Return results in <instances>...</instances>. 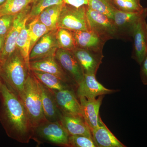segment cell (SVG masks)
Listing matches in <instances>:
<instances>
[{
    "mask_svg": "<svg viewBox=\"0 0 147 147\" xmlns=\"http://www.w3.org/2000/svg\"><path fill=\"white\" fill-rule=\"evenodd\" d=\"M0 102V122L7 135L19 143H29L34 127L21 98L3 83Z\"/></svg>",
    "mask_w": 147,
    "mask_h": 147,
    "instance_id": "6da1fadb",
    "label": "cell"
},
{
    "mask_svg": "<svg viewBox=\"0 0 147 147\" xmlns=\"http://www.w3.org/2000/svg\"><path fill=\"white\" fill-rule=\"evenodd\" d=\"M30 71L16 48L5 61L0 64V77L3 83L19 97Z\"/></svg>",
    "mask_w": 147,
    "mask_h": 147,
    "instance_id": "7a4b0ae2",
    "label": "cell"
},
{
    "mask_svg": "<svg viewBox=\"0 0 147 147\" xmlns=\"http://www.w3.org/2000/svg\"><path fill=\"white\" fill-rule=\"evenodd\" d=\"M19 97L26 108L34 127L47 121L42 109L39 82L31 71L29 73Z\"/></svg>",
    "mask_w": 147,
    "mask_h": 147,
    "instance_id": "3957f363",
    "label": "cell"
},
{
    "mask_svg": "<svg viewBox=\"0 0 147 147\" xmlns=\"http://www.w3.org/2000/svg\"><path fill=\"white\" fill-rule=\"evenodd\" d=\"M69 137L60 122L47 120L34 127L32 139L38 145L46 143L68 147Z\"/></svg>",
    "mask_w": 147,
    "mask_h": 147,
    "instance_id": "277c9868",
    "label": "cell"
},
{
    "mask_svg": "<svg viewBox=\"0 0 147 147\" xmlns=\"http://www.w3.org/2000/svg\"><path fill=\"white\" fill-rule=\"evenodd\" d=\"M87 5L75 7L65 3L60 13L57 28L71 31L88 30L86 16Z\"/></svg>",
    "mask_w": 147,
    "mask_h": 147,
    "instance_id": "5b68a950",
    "label": "cell"
},
{
    "mask_svg": "<svg viewBox=\"0 0 147 147\" xmlns=\"http://www.w3.org/2000/svg\"><path fill=\"white\" fill-rule=\"evenodd\" d=\"M86 16L89 30L96 34L106 41L110 39H118L113 19L89 8L88 6Z\"/></svg>",
    "mask_w": 147,
    "mask_h": 147,
    "instance_id": "8992f818",
    "label": "cell"
},
{
    "mask_svg": "<svg viewBox=\"0 0 147 147\" xmlns=\"http://www.w3.org/2000/svg\"><path fill=\"white\" fill-rule=\"evenodd\" d=\"M147 13L146 7L141 12H126L117 9L114 13L113 20L115 26L118 39L131 40L135 25L139 19Z\"/></svg>",
    "mask_w": 147,
    "mask_h": 147,
    "instance_id": "52a82bcc",
    "label": "cell"
},
{
    "mask_svg": "<svg viewBox=\"0 0 147 147\" xmlns=\"http://www.w3.org/2000/svg\"><path fill=\"white\" fill-rule=\"evenodd\" d=\"M32 4L16 14L12 26L5 36L4 45L0 55V64L5 61L16 50V40L24 24L28 21Z\"/></svg>",
    "mask_w": 147,
    "mask_h": 147,
    "instance_id": "ba28073f",
    "label": "cell"
},
{
    "mask_svg": "<svg viewBox=\"0 0 147 147\" xmlns=\"http://www.w3.org/2000/svg\"><path fill=\"white\" fill-rule=\"evenodd\" d=\"M147 17L146 13L139 19L132 32L133 47L131 57L140 65L147 55Z\"/></svg>",
    "mask_w": 147,
    "mask_h": 147,
    "instance_id": "9c48e42d",
    "label": "cell"
},
{
    "mask_svg": "<svg viewBox=\"0 0 147 147\" xmlns=\"http://www.w3.org/2000/svg\"><path fill=\"white\" fill-rule=\"evenodd\" d=\"M118 91V90L105 88L98 82L96 75L91 74H84L83 80L77 85L76 89L78 98L84 97L88 99L96 98L100 96L111 94Z\"/></svg>",
    "mask_w": 147,
    "mask_h": 147,
    "instance_id": "30bf717a",
    "label": "cell"
},
{
    "mask_svg": "<svg viewBox=\"0 0 147 147\" xmlns=\"http://www.w3.org/2000/svg\"><path fill=\"white\" fill-rule=\"evenodd\" d=\"M52 91L58 108L63 115L83 117L81 104L75 90L71 89Z\"/></svg>",
    "mask_w": 147,
    "mask_h": 147,
    "instance_id": "8fae6325",
    "label": "cell"
},
{
    "mask_svg": "<svg viewBox=\"0 0 147 147\" xmlns=\"http://www.w3.org/2000/svg\"><path fill=\"white\" fill-rule=\"evenodd\" d=\"M55 58L66 73L78 85L84 78V71L71 51L58 48Z\"/></svg>",
    "mask_w": 147,
    "mask_h": 147,
    "instance_id": "7c38bea8",
    "label": "cell"
},
{
    "mask_svg": "<svg viewBox=\"0 0 147 147\" xmlns=\"http://www.w3.org/2000/svg\"><path fill=\"white\" fill-rule=\"evenodd\" d=\"M30 68L31 71L36 70L55 75L76 89L77 86L76 83L64 71L55 58V56H49L30 61Z\"/></svg>",
    "mask_w": 147,
    "mask_h": 147,
    "instance_id": "4fadbf2b",
    "label": "cell"
},
{
    "mask_svg": "<svg viewBox=\"0 0 147 147\" xmlns=\"http://www.w3.org/2000/svg\"><path fill=\"white\" fill-rule=\"evenodd\" d=\"M57 30V29L50 31L38 40L30 53V61L55 56L59 48L56 37Z\"/></svg>",
    "mask_w": 147,
    "mask_h": 147,
    "instance_id": "5bb4252c",
    "label": "cell"
},
{
    "mask_svg": "<svg viewBox=\"0 0 147 147\" xmlns=\"http://www.w3.org/2000/svg\"><path fill=\"white\" fill-rule=\"evenodd\" d=\"M82 67L84 74L96 75L104 56L98 53L76 47L71 51Z\"/></svg>",
    "mask_w": 147,
    "mask_h": 147,
    "instance_id": "9a60e30c",
    "label": "cell"
},
{
    "mask_svg": "<svg viewBox=\"0 0 147 147\" xmlns=\"http://www.w3.org/2000/svg\"><path fill=\"white\" fill-rule=\"evenodd\" d=\"M104 95L100 96L97 98L88 99L86 97L79 98L82 108V116L91 130L98 126L99 109Z\"/></svg>",
    "mask_w": 147,
    "mask_h": 147,
    "instance_id": "2e32d148",
    "label": "cell"
},
{
    "mask_svg": "<svg viewBox=\"0 0 147 147\" xmlns=\"http://www.w3.org/2000/svg\"><path fill=\"white\" fill-rule=\"evenodd\" d=\"M77 47L102 53L106 41L93 32L89 30L72 32Z\"/></svg>",
    "mask_w": 147,
    "mask_h": 147,
    "instance_id": "e0dca14e",
    "label": "cell"
},
{
    "mask_svg": "<svg viewBox=\"0 0 147 147\" xmlns=\"http://www.w3.org/2000/svg\"><path fill=\"white\" fill-rule=\"evenodd\" d=\"M60 122L69 136L84 135L92 138L90 128L82 116L63 115Z\"/></svg>",
    "mask_w": 147,
    "mask_h": 147,
    "instance_id": "ac0fdd59",
    "label": "cell"
},
{
    "mask_svg": "<svg viewBox=\"0 0 147 147\" xmlns=\"http://www.w3.org/2000/svg\"><path fill=\"white\" fill-rule=\"evenodd\" d=\"M92 136L97 147H125L109 130L101 118H99L98 126L91 130Z\"/></svg>",
    "mask_w": 147,
    "mask_h": 147,
    "instance_id": "d6986e66",
    "label": "cell"
},
{
    "mask_svg": "<svg viewBox=\"0 0 147 147\" xmlns=\"http://www.w3.org/2000/svg\"><path fill=\"white\" fill-rule=\"evenodd\" d=\"M39 84L42 109L45 118L51 121H60L63 115L58 108L53 92L40 82Z\"/></svg>",
    "mask_w": 147,
    "mask_h": 147,
    "instance_id": "ffe728a7",
    "label": "cell"
},
{
    "mask_svg": "<svg viewBox=\"0 0 147 147\" xmlns=\"http://www.w3.org/2000/svg\"><path fill=\"white\" fill-rule=\"evenodd\" d=\"M31 71L41 84L51 90L60 91L71 89L76 90L74 87L55 75L36 70H32Z\"/></svg>",
    "mask_w": 147,
    "mask_h": 147,
    "instance_id": "44dd1931",
    "label": "cell"
},
{
    "mask_svg": "<svg viewBox=\"0 0 147 147\" xmlns=\"http://www.w3.org/2000/svg\"><path fill=\"white\" fill-rule=\"evenodd\" d=\"M64 4L51 6L44 9L38 16L39 21L50 31L58 29V19Z\"/></svg>",
    "mask_w": 147,
    "mask_h": 147,
    "instance_id": "7402d4cb",
    "label": "cell"
},
{
    "mask_svg": "<svg viewBox=\"0 0 147 147\" xmlns=\"http://www.w3.org/2000/svg\"><path fill=\"white\" fill-rule=\"evenodd\" d=\"M26 22L18 35L16 42V48L23 56L27 65L30 68V38L28 28Z\"/></svg>",
    "mask_w": 147,
    "mask_h": 147,
    "instance_id": "603a6c76",
    "label": "cell"
},
{
    "mask_svg": "<svg viewBox=\"0 0 147 147\" xmlns=\"http://www.w3.org/2000/svg\"><path fill=\"white\" fill-rule=\"evenodd\" d=\"M33 3L31 0H7L0 6V16L6 14L16 15Z\"/></svg>",
    "mask_w": 147,
    "mask_h": 147,
    "instance_id": "cb8c5ba5",
    "label": "cell"
},
{
    "mask_svg": "<svg viewBox=\"0 0 147 147\" xmlns=\"http://www.w3.org/2000/svg\"><path fill=\"white\" fill-rule=\"evenodd\" d=\"M30 38V52L38 40L50 31L44 24L40 22L38 17L32 20L28 26Z\"/></svg>",
    "mask_w": 147,
    "mask_h": 147,
    "instance_id": "d4e9b609",
    "label": "cell"
},
{
    "mask_svg": "<svg viewBox=\"0 0 147 147\" xmlns=\"http://www.w3.org/2000/svg\"><path fill=\"white\" fill-rule=\"evenodd\" d=\"M56 37L59 48L72 51L77 47L72 31L67 29L58 28Z\"/></svg>",
    "mask_w": 147,
    "mask_h": 147,
    "instance_id": "484cf974",
    "label": "cell"
},
{
    "mask_svg": "<svg viewBox=\"0 0 147 147\" xmlns=\"http://www.w3.org/2000/svg\"><path fill=\"white\" fill-rule=\"evenodd\" d=\"M87 6L89 8L102 13L112 19L117 9L112 0H88Z\"/></svg>",
    "mask_w": 147,
    "mask_h": 147,
    "instance_id": "4316f807",
    "label": "cell"
},
{
    "mask_svg": "<svg viewBox=\"0 0 147 147\" xmlns=\"http://www.w3.org/2000/svg\"><path fill=\"white\" fill-rule=\"evenodd\" d=\"M63 3H64L63 0H35L32 3L28 21H31L39 16L40 13L47 7Z\"/></svg>",
    "mask_w": 147,
    "mask_h": 147,
    "instance_id": "83f0119b",
    "label": "cell"
},
{
    "mask_svg": "<svg viewBox=\"0 0 147 147\" xmlns=\"http://www.w3.org/2000/svg\"><path fill=\"white\" fill-rule=\"evenodd\" d=\"M115 8L126 12H141L144 7L141 4V0H112Z\"/></svg>",
    "mask_w": 147,
    "mask_h": 147,
    "instance_id": "f1b7e54d",
    "label": "cell"
},
{
    "mask_svg": "<svg viewBox=\"0 0 147 147\" xmlns=\"http://www.w3.org/2000/svg\"><path fill=\"white\" fill-rule=\"evenodd\" d=\"M68 147H96L92 138L84 135L69 136Z\"/></svg>",
    "mask_w": 147,
    "mask_h": 147,
    "instance_id": "f546056e",
    "label": "cell"
},
{
    "mask_svg": "<svg viewBox=\"0 0 147 147\" xmlns=\"http://www.w3.org/2000/svg\"><path fill=\"white\" fill-rule=\"evenodd\" d=\"M16 16L6 14L0 16V36H6L12 26Z\"/></svg>",
    "mask_w": 147,
    "mask_h": 147,
    "instance_id": "4dcf8cb0",
    "label": "cell"
},
{
    "mask_svg": "<svg viewBox=\"0 0 147 147\" xmlns=\"http://www.w3.org/2000/svg\"><path fill=\"white\" fill-rule=\"evenodd\" d=\"M140 78L143 84L147 85V55L140 64Z\"/></svg>",
    "mask_w": 147,
    "mask_h": 147,
    "instance_id": "1f68e13d",
    "label": "cell"
},
{
    "mask_svg": "<svg viewBox=\"0 0 147 147\" xmlns=\"http://www.w3.org/2000/svg\"><path fill=\"white\" fill-rule=\"evenodd\" d=\"M63 1L65 3L75 7H80L88 5V0H63Z\"/></svg>",
    "mask_w": 147,
    "mask_h": 147,
    "instance_id": "d6a6232c",
    "label": "cell"
},
{
    "mask_svg": "<svg viewBox=\"0 0 147 147\" xmlns=\"http://www.w3.org/2000/svg\"><path fill=\"white\" fill-rule=\"evenodd\" d=\"M5 36H0V55L2 51L5 42Z\"/></svg>",
    "mask_w": 147,
    "mask_h": 147,
    "instance_id": "836d02e7",
    "label": "cell"
},
{
    "mask_svg": "<svg viewBox=\"0 0 147 147\" xmlns=\"http://www.w3.org/2000/svg\"><path fill=\"white\" fill-rule=\"evenodd\" d=\"M7 0H0V6L2 5L3 4L6 2Z\"/></svg>",
    "mask_w": 147,
    "mask_h": 147,
    "instance_id": "e575fe53",
    "label": "cell"
},
{
    "mask_svg": "<svg viewBox=\"0 0 147 147\" xmlns=\"http://www.w3.org/2000/svg\"><path fill=\"white\" fill-rule=\"evenodd\" d=\"M3 84V82L2 80L1 79L0 77V92L1 91V89L2 86Z\"/></svg>",
    "mask_w": 147,
    "mask_h": 147,
    "instance_id": "d590c367",
    "label": "cell"
},
{
    "mask_svg": "<svg viewBox=\"0 0 147 147\" xmlns=\"http://www.w3.org/2000/svg\"><path fill=\"white\" fill-rule=\"evenodd\" d=\"M31 1H33L34 2V1H35V0H31Z\"/></svg>",
    "mask_w": 147,
    "mask_h": 147,
    "instance_id": "8d00e7d4",
    "label": "cell"
}]
</instances>
